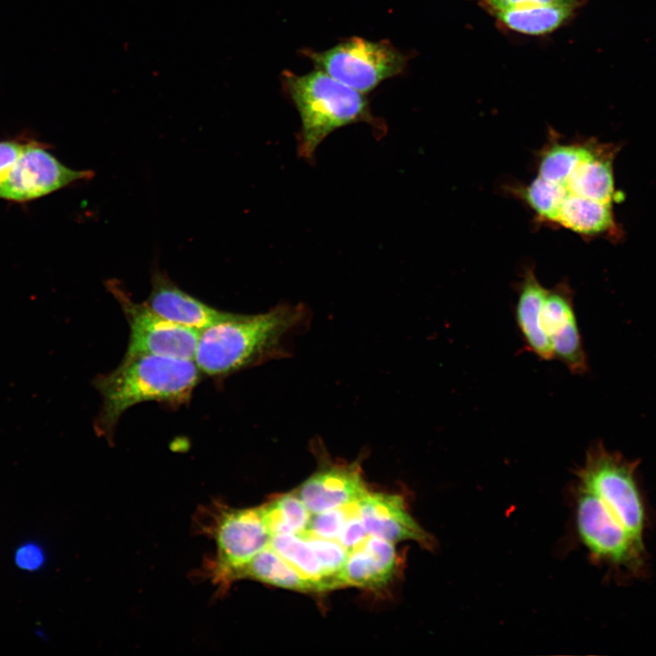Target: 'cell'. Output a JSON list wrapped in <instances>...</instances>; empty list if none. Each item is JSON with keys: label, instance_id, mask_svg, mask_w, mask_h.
I'll return each mask as SVG.
<instances>
[{"label": "cell", "instance_id": "obj_4", "mask_svg": "<svg viewBox=\"0 0 656 656\" xmlns=\"http://www.w3.org/2000/svg\"><path fill=\"white\" fill-rule=\"evenodd\" d=\"M196 532L212 538L216 551L204 561L200 576L224 593L241 570L270 545L260 507L232 508L220 501L201 507L194 518Z\"/></svg>", "mask_w": 656, "mask_h": 656}, {"label": "cell", "instance_id": "obj_24", "mask_svg": "<svg viewBox=\"0 0 656 656\" xmlns=\"http://www.w3.org/2000/svg\"><path fill=\"white\" fill-rule=\"evenodd\" d=\"M313 548L325 576L336 589L343 587L340 574L348 551L336 540L322 538L310 533L302 534Z\"/></svg>", "mask_w": 656, "mask_h": 656}, {"label": "cell", "instance_id": "obj_18", "mask_svg": "<svg viewBox=\"0 0 656 656\" xmlns=\"http://www.w3.org/2000/svg\"><path fill=\"white\" fill-rule=\"evenodd\" d=\"M556 226L582 236L605 233L614 227L611 204L567 195L561 203Z\"/></svg>", "mask_w": 656, "mask_h": 656}, {"label": "cell", "instance_id": "obj_11", "mask_svg": "<svg viewBox=\"0 0 656 656\" xmlns=\"http://www.w3.org/2000/svg\"><path fill=\"white\" fill-rule=\"evenodd\" d=\"M542 328L549 339L553 356L569 372L582 374L588 362L573 306L572 292L566 283L548 289L541 313Z\"/></svg>", "mask_w": 656, "mask_h": 656}, {"label": "cell", "instance_id": "obj_25", "mask_svg": "<svg viewBox=\"0 0 656 656\" xmlns=\"http://www.w3.org/2000/svg\"><path fill=\"white\" fill-rule=\"evenodd\" d=\"M358 502L321 513L312 514L309 527L305 533H310L322 538L337 540L344 523L356 510Z\"/></svg>", "mask_w": 656, "mask_h": 656}, {"label": "cell", "instance_id": "obj_21", "mask_svg": "<svg viewBox=\"0 0 656 656\" xmlns=\"http://www.w3.org/2000/svg\"><path fill=\"white\" fill-rule=\"evenodd\" d=\"M270 547L312 583L316 591L322 592L336 589L325 576L313 548L303 535L280 534L272 536Z\"/></svg>", "mask_w": 656, "mask_h": 656}, {"label": "cell", "instance_id": "obj_15", "mask_svg": "<svg viewBox=\"0 0 656 656\" xmlns=\"http://www.w3.org/2000/svg\"><path fill=\"white\" fill-rule=\"evenodd\" d=\"M534 269H526L518 288L515 316L526 347L538 358H554L551 344L541 324V313L548 292Z\"/></svg>", "mask_w": 656, "mask_h": 656}, {"label": "cell", "instance_id": "obj_7", "mask_svg": "<svg viewBox=\"0 0 656 656\" xmlns=\"http://www.w3.org/2000/svg\"><path fill=\"white\" fill-rule=\"evenodd\" d=\"M576 519L579 534L589 552L621 573L641 577L647 570L644 544L610 513L600 499L579 487Z\"/></svg>", "mask_w": 656, "mask_h": 656}, {"label": "cell", "instance_id": "obj_28", "mask_svg": "<svg viewBox=\"0 0 656 656\" xmlns=\"http://www.w3.org/2000/svg\"><path fill=\"white\" fill-rule=\"evenodd\" d=\"M26 144V141L22 140H0V185L8 176Z\"/></svg>", "mask_w": 656, "mask_h": 656}, {"label": "cell", "instance_id": "obj_16", "mask_svg": "<svg viewBox=\"0 0 656 656\" xmlns=\"http://www.w3.org/2000/svg\"><path fill=\"white\" fill-rule=\"evenodd\" d=\"M560 185L565 189V196L575 195L611 204L615 190L610 153L604 146L598 145Z\"/></svg>", "mask_w": 656, "mask_h": 656}, {"label": "cell", "instance_id": "obj_22", "mask_svg": "<svg viewBox=\"0 0 656 656\" xmlns=\"http://www.w3.org/2000/svg\"><path fill=\"white\" fill-rule=\"evenodd\" d=\"M264 523L272 536L303 534L307 531L312 514L296 491L279 495L260 506Z\"/></svg>", "mask_w": 656, "mask_h": 656}, {"label": "cell", "instance_id": "obj_3", "mask_svg": "<svg viewBox=\"0 0 656 656\" xmlns=\"http://www.w3.org/2000/svg\"><path fill=\"white\" fill-rule=\"evenodd\" d=\"M282 84L299 113L298 153L307 160H312L320 144L340 128L365 122L378 131L385 128L372 113L365 94L322 70L303 75L285 70Z\"/></svg>", "mask_w": 656, "mask_h": 656}, {"label": "cell", "instance_id": "obj_10", "mask_svg": "<svg viewBox=\"0 0 656 656\" xmlns=\"http://www.w3.org/2000/svg\"><path fill=\"white\" fill-rule=\"evenodd\" d=\"M321 459L318 469L295 489L311 514L358 502L369 492L359 460Z\"/></svg>", "mask_w": 656, "mask_h": 656}, {"label": "cell", "instance_id": "obj_2", "mask_svg": "<svg viewBox=\"0 0 656 656\" xmlns=\"http://www.w3.org/2000/svg\"><path fill=\"white\" fill-rule=\"evenodd\" d=\"M193 360L152 354H126L120 364L95 381L102 397L96 428L109 436L122 414L146 401L181 404L200 379Z\"/></svg>", "mask_w": 656, "mask_h": 656}, {"label": "cell", "instance_id": "obj_20", "mask_svg": "<svg viewBox=\"0 0 656 656\" xmlns=\"http://www.w3.org/2000/svg\"><path fill=\"white\" fill-rule=\"evenodd\" d=\"M242 579H251L301 592H316L313 584L288 564L270 545L259 552L241 570L238 580Z\"/></svg>", "mask_w": 656, "mask_h": 656}, {"label": "cell", "instance_id": "obj_23", "mask_svg": "<svg viewBox=\"0 0 656 656\" xmlns=\"http://www.w3.org/2000/svg\"><path fill=\"white\" fill-rule=\"evenodd\" d=\"M508 190L534 212L540 223L556 226L566 195L565 189L560 184L537 176L528 184H517L509 187Z\"/></svg>", "mask_w": 656, "mask_h": 656}, {"label": "cell", "instance_id": "obj_19", "mask_svg": "<svg viewBox=\"0 0 656 656\" xmlns=\"http://www.w3.org/2000/svg\"><path fill=\"white\" fill-rule=\"evenodd\" d=\"M597 146L590 141L565 142L554 132L538 154L537 176L563 184L578 164L589 157Z\"/></svg>", "mask_w": 656, "mask_h": 656}, {"label": "cell", "instance_id": "obj_13", "mask_svg": "<svg viewBox=\"0 0 656 656\" xmlns=\"http://www.w3.org/2000/svg\"><path fill=\"white\" fill-rule=\"evenodd\" d=\"M151 284L146 303L173 323L202 331L234 314L217 310L191 296L159 270L154 272Z\"/></svg>", "mask_w": 656, "mask_h": 656}, {"label": "cell", "instance_id": "obj_6", "mask_svg": "<svg viewBox=\"0 0 656 656\" xmlns=\"http://www.w3.org/2000/svg\"><path fill=\"white\" fill-rule=\"evenodd\" d=\"M315 69L367 94L383 81L405 71L408 56L388 40L371 41L359 36L343 40L325 50L303 49Z\"/></svg>", "mask_w": 656, "mask_h": 656}, {"label": "cell", "instance_id": "obj_26", "mask_svg": "<svg viewBox=\"0 0 656 656\" xmlns=\"http://www.w3.org/2000/svg\"><path fill=\"white\" fill-rule=\"evenodd\" d=\"M490 14L510 8L533 5H561L575 10L582 7L588 0H476Z\"/></svg>", "mask_w": 656, "mask_h": 656}, {"label": "cell", "instance_id": "obj_9", "mask_svg": "<svg viewBox=\"0 0 656 656\" xmlns=\"http://www.w3.org/2000/svg\"><path fill=\"white\" fill-rule=\"evenodd\" d=\"M93 177L92 170L73 169L51 154L43 143L28 140L0 185V199L15 202L29 201Z\"/></svg>", "mask_w": 656, "mask_h": 656}, {"label": "cell", "instance_id": "obj_17", "mask_svg": "<svg viewBox=\"0 0 656 656\" xmlns=\"http://www.w3.org/2000/svg\"><path fill=\"white\" fill-rule=\"evenodd\" d=\"M576 10L561 5H533L492 13L504 27L527 36H544L569 22Z\"/></svg>", "mask_w": 656, "mask_h": 656}, {"label": "cell", "instance_id": "obj_1", "mask_svg": "<svg viewBox=\"0 0 656 656\" xmlns=\"http://www.w3.org/2000/svg\"><path fill=\"white\" fill-rule=\"evenodd\" d=\"M304 315L302 307L288 304L258 314L234 313L200 332L194 361L200 371L218 376L277 357Z\"/></svg>", "mask_w": 656, "mask_h": 656}, {"label": "cell", "instance_id": "obj_29", "mask_svg": "<svg viewBox=\"0 0 656 656\" xmlns=\"http://www.w3.org/2000/svg\"><path fill=\"white\" fill-rule=\"evenodd\" d=\"M45 559L43 548L35 543L20 546L15 554L16 565L20 569L29 571L40 569L44 565Z\"/></svg>", "mask_w": 656, "mask_h": 656}, {"label": "cell", "instance_id": "obj_5", "mask_svg": "<svg viewBox=\"0 0 656 656\" xmlns=\"http://www.w3.org/2000/svg\"><path fill=\"white\" fill-rule=\"evenodd\" d=\"M639 460H630L601 443L590 446L578 472L579 485L594 493L641 543L647 516L636 479Z\"/></svg>", "mask_w": 656, "mask_h": 656}, {"label": "cell", "instance_id": "obj_14", "mask_svg": "<svg viewBox=\"0 0 656 656\" xmlns=\"http://www.w3.org/2000/svg\"><path fill=\"white\" fill-rule=\"evenodd\" d=\"M397 556L395 543L368 535L355 548L348 552L340 574L344 586L378 589L393 578Z\"/></svg>", "mask_w": 656, "mask_h": 656}, {"label": "cell", "instance_id": "obj_8", "mask_svg": "<svg viewBox=\"0 0 656 656\" xmlns=\"http://www.w3.org/2000/svg\"><path fill=\"white\" fill-rule=\"evenodd\" d=\"M106 285L118 302L129 324L126 354H152L194 361L201 331L167 320L146 302H134L116 279L108 280Z\"/></svg>", "mask_w": 656, "mask_h": 656}, {"label": "cell", "instance_id": "obj_12", "mask_svg": "<svg viewBox=\"0 0 656 656\" xmlns=\"http://www.w3.org/2000/svg\"><path fill=\"white\" fill-rule=\"evenodd\" d=\"M358 510L365 529L393 543L414 540L429 547V535L415 522L398 495L368 492L359 502Z\"/></svg>", "mask_w": 656, "mask_h": 656}, {"label": "cell", "instance_id": "obj_27", "mask_svg": "<svg viewBox=\"0 0 656 656\" xmlns=\"http://www.w3.org/2000/svg\"><path fill=\"white\" fill-rule=\"evenodd\" d=\"M367 536L368 533L360 517L357 506L356 510L344 523L336 541L349 552L355 548Z\"/></svg>", "mask_w": 656, "mask_h": 656}]
</instances>
